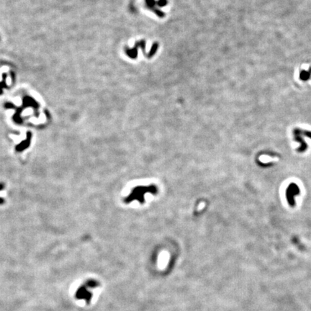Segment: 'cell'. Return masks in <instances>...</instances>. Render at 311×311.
Listing matches in <instances>:
<instances>
[{"label":"cell","mask_w":311,"mask_h":311,"mask_svg":"<svg viewBox=\"0 0 311 311\" xmlns=\"http://www.w3.org/2000/svg\"><path fill=\"white\" fill-rule=\"evenodd\" d=\"M293 134L294 135H304V136L308 137L309 138H311V131H303V130H300L299 128H295L293 131Z\"/></svg>","instance_id":"3957f363"},{"label":"cell","mask_w":311,"mask_h":311,"mask_svg":"<svg viewBox=\"0 0 311 311\" xmlns=\"http://www.w3.org/2000/svg\"><path fill=\"white\" fill-rule=\"evenodd\" d=\"M295 141L299 142L301 144V146L300 148H298L297 149V151L300 153H303L307 150L308 148V145L306 143V142L305 141V140L303 138V137L300 136V135H295Z\"/></svg>","instance_id":"7a4b0ae2"},{"label":"cell","mask_w":311,"mask_h":311,"mask_svg":"<svg viewBox=\"0 0 311 311\" xmlns=\"http://www.w3.org/2000/svg\"><path fill=\"white\" fill-rule=\"evenodd\" d=\"M286 198L288 204L291 207L295 206V196L300 194V189L296 183L292 182L288 185L286 189Z\"/></svg>","instance_id":"6da1fadb"},{"label":"cell","mask_w":311,"mask_h":311,"mask_svg":"<svg viewBox=\"0 0 311 311\" xmlns=\"http://www.w3.org/2000/svg\"><path fill=\"white\" fill-rule=\"evenodd\" d=\"M311 75V68L310 69L309 71H302L300 74V79L303 81H307L310 79Z\"/></svg>","instance_id":"277c9868"}]
</instances>
